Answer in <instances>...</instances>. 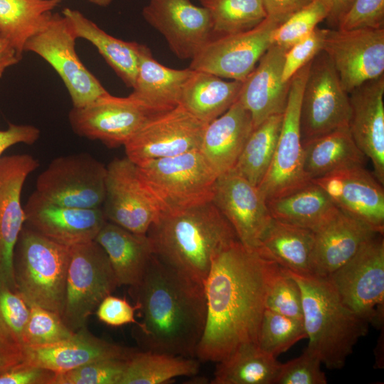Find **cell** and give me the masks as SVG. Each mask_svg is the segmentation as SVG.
<instances>
[{
  "mask_svg": "<svg viewBox=\"0 0 384 384\" xmlns=\"http://www.w3.org/2000/svg\"><path fill=\"white\" fill-rule=\"evenodd\" d=\"M239 240L213 259L204 282L206 318L196 358L219 362L257 343L269 289L280 270Z\"/></svg>",
  "mask_w": 384,
  "mask_h": 384,
  "instance_id": "1",
  "label": "cell"
},
{
  "mask_svg": "<svg viewBox=\"0 0 384 384\" xmlns=\"http://www.w3.org/2000/svg\"><path fill=\"white\" fill-rule=\"evenodd\" d=\"M131 290L142 318L136 337L142 349L196 358L206 318L204 284L153 254Z\"/></svg>",
  "mask_w": 384,
  "mask_h": 384,
  "instance_id": "2",
  "label": "cell"
},
{
  "mask_svg": "<svg viewBox=\"0 0 384 384\" xmlns=\"http://www.w3.org/2000/svg\"><path fill=\"white\" fill-rule=\"evenodd\" d=\"M146 235L154 255L203 284L212 259L239 240L230 223L212 201L163 213Z\"/></svg>",
  "mask_w": 384,
  "mask_h": 384,
  "instance_id": "3",
  "label": "cell"
},
{
  "mask_svg": "<svg viewBox=\"0 0 384 384\" xmlns=\"http://www.w3.org/2000/svg\"><path fill=\"white\" fill-rule=\"evenodd\" d=\"M285 270L301 290L306 348L327 368H342L354 346L367 334L368 322L342 303L327 277Z\"/></svg>",
  "mask_w": 384,
  "mask_h": 384,
  "instance_id": "4",
  "label": "cell"
},
{
  "mask_svg": "<svg viewBox=\"0 0 384 384\" xmlns=\"http://www.w3.org/2000/svg\"><path fill=\"white\" fill-rule=\"evenodd\" d=\"M70 247L24 225L14 255L16 292L28 305L63 312Z\"/></svg>",
  "mask_w": 384,
  "mask_h": 384,
  "instance_id": "5",
  "label": "cell"
},
{
  "mask_svg": "<svg viewBox=\"0 0 384 384\" xmlns=\"http://www.w3.org/2000/svg\"><path fill=\"white\" fill-rule=\"evenodd\" d=\"M137 169L162 213L212 201L218 176L199 149L149 160L137 165Z\"/></svg>",
  "mask_w": 384,
  "mask_h": 384,
  "instance_id": "6",
  "label": "cell"
},
{
  "mask_svg": "<svg viewBox=\"0 0 384 384\" xmlns=\"http://www.w3.org/2000/svg\"><path fill=\"white\" fill-rule=\"evenodd\" d=\"M171 109L133 92L124 97L107 92L83 107H73L69 121L79 136L114 148L124 145L149 121Z\"/></svg>",
  "mask_w": 384,
  "mask_h": 384,
  "instance_id": "7",
  "label": "cell"
},
{
  "mask_svg": "<svg viewBox=\"0 0 384 384\" xmlns=\"http://www.w3.org/2000/svg\"><path fill=\"white\" fill-rule=\"evenodd\" d=\"M118 286L109 258L96 241L70 247L61 314L65 324L73 331L85 327L100 303Z\"/></svg>",
  "mask_w": 384,
  "mask_h": 384,
  "instance_id": "8",
  "label": "cell"
},
{
  "mask_svg": "<svg viewBox=\"0 0 384 384\" xmlns=\"http://www.w3.org/2000/svg\"><path fill=\"white\" fill-rule=\"evenodd\" d=\"M342 303L368 324L380 326L384 309V240L377 233L327 277Z\"/></svg>",
  "mask_w": 384,
  "mask_h": 384,
  "instance_id": "9",
  "label": "cell"
},
{
  "mask_svg": "<svg viewBox=\"0 0 384 384\" xmlns=\"http://www.w3.org/2000/svg\"><path fill=\"white\" fill-rule=\"evenodd\" d=\"M349 95L343 87L331 60L322 50L311 62L300 107L302 144L348 127Z\"/></svg>",
  "mask_w": 384,
  "mask_h": 384,
  "instance_id": "10",
  "label": "cell"
},
{
  "mask_svg": "<svg viewBox=\"0 0 384 384\" xmlns=\"http://www.w3.org/2000/svg\"><path fill=\"white\" fill-rule=\"evenodd\" d=\"M76 39L65 16L53 13L46 25L28 40L24 51L35 53L48 63L64 82L73 107H80L107 91L78 58Z\"/></svg>",
  "mask_w": 384,
  "mask_h": 384,
  "instance_id": "11",
  "label": "cell"
},
{
  "mask_svg": "<svg viewBox=\"0 0 384 384\" xmlns=\"http://www.w3.org/2000/svg\"><path fill=\"white\" fill-rule=\"evenodd\" d=\"M311 62L299 70L290 80L287 105L272 161L257 186L266 201L295 191L310 181L304 171L300 107Z\"/></svg>",
  "mask_w": 384,
  "mask_h": 384,
  "instance_id": "12",
  "label": "cell"
},
{
  "mask_svg": "<svg viewBox=\"0 0 384 384\" xmlns=\"http://www.w3.org/2000/svg\"><path fill=\"white\" fill-rule=\"evenodd\" d=\"M106 167L87 153L54 159L38 177L36 191L53 203L78 208H101Z\"/></svg>",
  "mask_w": 384,
  "mask_h": 384,
  "instance_id": "13",
  "label": "cell"
},
{
  "mask_svg": "<svg viewBox=\"0 0 384 384\" xmlns=\"http://www.w3.org/2000/svg\"><path fill=\"white\" fill-rule=\"evenodd\" d=\"M279 23L266 17L254 28L210 39L191 60L189 68L243 82L272 45Z\"/></svg>",
  "mask_w": 384,
  "mask_h": 384,
  "instance_id": "14",
  "label": "cell"
},
{
  "mask_svg": "<svg viewBox=\"0 0 384 384\" xmlns=\"http://www.w3.org/2000/svg\"><path fill=\"white\" fill-rule=\"evenodd\" d=\"M106 169L102 208L107 220L132 233L146 234L162 210L142 182L137 165L126 156L114 159Z\"/></svg>",
  "mask_w": 384,
  "mask_h": 384,
  "instance_id": "15",
  "label": "cell"
},
{
  "mask_svg": "<svg viewBox=\"0 0 384 384\" xmlns=\"http://www.w3.org/2000/svg\"><path fill=\"white\" fill-rule=\"evenodd\" d=\"M206 123L181 105L149 121L124 146L136 165L200 149Z\"/></svg>",
  "mask_w": 384,
  "mask_h": 384,
  "instance_id": "16",
  "label": "cell"
},
{
  "mask_svg": "<svg viewBox=\"0 0 384 384\" xmlns=\"http://www.w3.org/2000/svg\"><path fill=\"white\" fill-rule=\"evenodd\" d=\"M323 50L348 93L384 74V28L327 29Z\"/></svg>",
  "mask_w": 384,
  "mask_h": 384,
  "instance_id": "17",
  "label": "cell"
},
{
  "mask_svg": "<svg viewBox=\"0 0 384 384\" xmlns=\"http://www.w3.org/2000/svg\"><path fill=\"white\" fill-rule=\"evenodd\" d=\"M38 166V161L29 154L0 159V282L14 291V250L26 222L21 191L28 176Z\"/></svg>",
  "mask_w": 384,
  "mask_h": 384,
  "instance_id": "18",
  "label": "cell"
},
{
  "mask_svg": "<svg viewBox=\"0 0 384 384\" xmlns=\"http://www.w3.org/2000/svg\"><path fill=\"white\" fill-rule=\"evenodd\" d=\"M211 201L230 223L239 241L255 250L272 219L258 187L230 169L217 178Z\"/></svg>",
  "mask_w": 384,
  "mask_h": 384,
  "instance_id": "19",
  "label": "cell"
},
{
  "mask_svg": "<svg viewBox=\"0 0 384 384\" xmlns=\"http://www.w3.org/2000/svg\"><path fill=\"white\" fill-rule=\"evenodd\" d=\"M142 15L181 60H191L213 38L208 11L190 0H149Z\"/></svg>",
  "mask_w": 384,
  "mask_h": 384,
  "instance_id": "20",
  "label": "cell"
},
{
  "mask_svg": "<svg viewBox=\"0 0 384 384\" xmlns=\"http://www.w3.org/2000/svg\"><path fill=\"white\" fill-rule=\"evenodd\" d=\"M311 181L319 185L338 209L383 235V186L364 166L343 169Z\"/></svg>",
  "mask_w": 384,
  "mask_h": 384,
  "instance_id": "21",
  "label": "cell"
},
{
  "mask_svg": "<svg viewBox=\"0 0 384 384\" xmlns=\"http://www.w3.org/2000/svg\"><path fill=\"white\" fill-rule=\"evenodd\" d=\"M23 209L26 226L70 247L95 240L107 221L102 207L78 208L60 206L44 199L36 191Z\"/></svg>",
  "mask_w": 384,
  "mask_h": 384,
  "instance_id": "22",
  "label": "cell"
},
{
  "mask_svg": "<svg viewBox=\"0 0 384 384\" xmlns=\"http://www.w3.org/2000/svg\"><path fill=\"white\" fill-rule=\"evenodd\" d=\"M348 128L359 149L370 159L373 175L384 183V75L349 93Z\"/></svg>",
  "mask_w": 384,
  "mask_h": 384,
  "instance_id": "23",
  "label": "cell"
},
{
  "mask_svg": "<svg viewBox=\"0 0 384 384\" xmlns=\"http://www.w3.org/2000/svg\"><path fill=\"white\" fill-rule=\"evenodd\" d=\"M313 232L310 274L322 277H327L344 265L378 233L338 208Z\"/></svg>",
  "mask_w": 384,
  "mask_h": 384,
  "instance_id": "24",
  "label": "cell"
},
{
  "mask_svg": "<svg viewBox=\"0 0 384 384\" xmlns=\"http://www.w3.org/2000/svg\"><path fill=\"white\" fill-rule=\"evenodd\" d=\"M286 50L272 44L242 82L238 100L250 112L254 128L284 111L290 84L282 80Z\"/></svg>",
  "mask_w": 384,
  "mask_h": 384,
  "instance_id": "25",
  "label": "cell"
},
{
  "mask_svg": "<svg viewBox=\"0 0 384 384\" xmlns=\"http://www.w3.org/2000/svg\"><path fill=\"white\" fill-rule=\"evenodd\" d=\"M132 351L95 336L85 326L53 344L23 346L21 358L26 363L60 373L100 359L127 357Z\"/></svg>",
  "mask_w": 384,
  "mask_h": 384,
  "instance_id": "26",
  "label": "cell"
},
{
  "mask_svg": "<svg viewBox=\"0 0 384 384\" xmlns=\"http://www.w3.org/2000/svg\"><path fill=\"white\" fill-rule=\"evenodd\" d=\"M253 128L250 112L238 100L207 124L199 151L218 177L233 168Z\"/></svg>",
  "mask_w": 384,
  "mask_h": 384,
  "instance_id": "27",
  "label": "cell"
},
{
  "mask_svg": "<svg viewBox=\"0 0 384 384\" xmlns=\"http://www.w3.org/2000/svg\"><path fill=\"white\" fill-rule=\"evenodd\" d=\"M95 241L106 252L118 285H137L154 254L148 235L132 233L107 221Z\"/></svg>",
  "mask_w": 384,
  "mask_h": 384,
  "instance_id": "28",
  "label": "cell"
},
{
  "mask_svg": "<svg viewBox=\"0 0 384 384\" xmlns=\"http://www.w3.org/2000/svg\"><path fill=\"white\" fill-rule=\"evenodd\" d=\"M314 245L313 230L272 218L255 250L282 268L310 274Z\"/></svg>",
  "mask_w": 384,
  "mask_h": 384,
  "instance_id": "29",
  "label": "cell"
},
{
  "mask_svg": "<svg viewBox=\"0 0 384 384\" xmlns=\"http://www.w3.org/2000/svg\"><path fill=\"white\" fill-rule=\"evenodd\" d=\"M63 15L78 38L90 41L129 87H133L139 64V44L108 34L78 10L65 8Z\"/></svg>",
  "mask_w": 384,
  "mask_h": 384,
  "instance_id": "30",
  "label": "cell"
},
{
  "mask_svg": "<svg viewBox=\"0 0 384 384\" xmlns=\"http://www.w3.org/2000/svg\"><path fill=\"white\" fill-rule=\"evenodd\" d=\"M304 171L309 181L357 166L366 157L356 144L348 127L341 128L303 144Z\"/></svg>",
  "mask_w": 384,
  "mask_h": 384,
  "instance_id": "31",
  "label": "cell"
},
{
  "mask_svg": "<svg viewBox=\"0 0 384 384\" xmlns=\"http://www.w3.org/2000/svg\"><path fill=\"white\" fill-rule=\"evenodd\" d=\"M194 72L189 68L177 70L163 65L148 47L139 44L133 92L152 103L173 108L180 105L185 85Z\"/></svg>",
  "mask_w": 384,
  "mask_h": 384,
  "instance_id": "32",
  "label": "cell"
},
{
  "mask_svg": "<svg viewBox=\"0 0 384 384\" xmlns=\"http://www.w3.org/2000/svg\"><path fill=\"white\" fill-rule=\"evenodd\" d=\"M272 218L315 230L338 209L327 193L309 181L287 194L267 201Z\"/></svg>",
  "mask_w": 384,
  "mask_h": 384,
  "instance_id": "33",
  "label": "cell"
},
{
  "mask_svg": "<svg viewBox=\"0 0 384 384\" xmlns=\"http://www.w3.org/2000/svg\"><path fill=\"white\" fill-rule=\"evenodd\" d=\"M242 85V82L227 81L213 74L195 70L185 85L180 105L201 120L209 123L238 100Z\"/></svg>",
  "mask_w": 384,
  "mask_h": 384,
  "instance_id": "34",
  "label": "cell"
},
{
  "mask_svg": "<svg viewBox=\"0 0 384 384\" xmlns=\"http://www.w3.org/2000/svg\"><path fill=\"white\" fill-rule=\"evenodd\" d=\"M212 384H274L281 363L257 343L240 346L217 362Z\"/></svg>",
  "mask_w": 384,
  "mask_h": 384,
  "instance_id": "35",
  "label": "cell"
},
{
  "mask_svg": "<svg viewBox=\"0 0 384 384\" xmlns=\"http://www.w3.org/2000/svg\"><path fill=\"white\" fill-rule=\"evenodd\" d=\"M62 0H0V36L22 56L28 40L48 21Z\"/></svg>",
  "mask_w": 384,
  "mask_h": 384,
  "instance_id": "36",
  "label": "cell"
},
{
  "mask_svg": "<svg viewBox=\"0 0 384 384\" xmlns=\"http://www.w3.org/2000/svg\"><path fill=\"white\" fill-rule=\"evenodd\" d=\"M198 359L151 351H133L127 358L120 384H161L181 376H193Z\"/></svg>",
  "mask_w": 384,
  "mask_h": 384,
  "instance_id": "37",
  "label": "cell"
},
{
  "mask_svg": "<svg viewBox=\"0 0 384 384\" xmlns=\"http://www.w3.org/2000/svg\"><path fill=\"white\" fill-rule=\"evenodd\" d=\"M283 113L271 116L253 128L232 169L254 186L266 175L276 149Z\"/></svg>",
  "mask_w": 384,
  "mask_h": 384,
  "instance_id": "38",
  "label": "cell"
},
{
  "mask_svg": "<svg viewBox=\"0 0 384 384\" xmlns=\"http://www.w3.org/2000/svg\"><path fill=\"white\" fill-rule=\"evenodd\" d=\"M210 17L213 38L250 30L267 16L261 0H198Z\"/></svg>",
  "mask_w": 384,
  "mask_h": 384,
  "instance_id": "39",
  "label": "cell"
},
{
  "mask_svg": "<svg viewBox=\"0 0 384 384\" xmlns=\"http://www.w3.org/2000/svg\"><path fill=\"white\" fill-rule=\"evenodd\" d=\"M306 338L303 320L265 309L257 337V345L262 351L277 358Z\"/></svg>",
  "mask_w": 384,
  "mask_h": 384,
  "instance_id": "40",
  "label": "cell"
},
{
  "mask_svg": "<svg viewBox=\"0 0 384 384\" xmlns=\"http://www.w3.org/2000/svg\"><path fill=\"white\" fill-rule=\"evenodd\" d=\"M332 9L331 0H311L274 30L272 44L286 50L308 36L319 23L327 19Z\"/></svg>",
  "mask_w": 384,
  "mask_h": 384,
  "instance_id": "41",
  "label": "cell"
},
{
  "mask_svg": "<svg viewBox=\"0 0 384 384\" xmlns=\"http://www.w3.org/2000/svg\"><path fill=\"white\" fill-rule=\"evenodd\" d=\"M30 312L23 338V346L53 344L72 337L75 331L69 329L61 316L37 305H28Z\"/></svg>",
  "mask_w": 384,
  "mask_h": 384,
  "instance_id": "42",
  "label": "cell"
},
{
  "mask_svg": "<svg viewBox=\"0 0 384 384\" xmlns=\"http://www.w3.org/2000/svg\"><path fill=\"white\" fill-rule=\"evenodd\" d=\"M129 355L100 359L55 373L53 384H120Z\"/></svg>",
  "mask_w": 384,
  "mask_h": 384,
  "instance_id": "43",
  "label": "cell"
},
{
  "mask_svg": "<svg viewBox=\"0 0 384 384\" xmlns=\"http://www.w3.org/2000/svg\"><path fill=\"white\" fill-rule=\"evenodd\" d=\"M29 312V306L21 296L0 282V330L20 351Z\"/></svg>",
  "mask_w": 384,
  "mask_h": 384,
  "instance_id": "44",
  "label": "cell"
},
{
  "mask_svg": "<svg viewBox=\"0 0 384 384\" xmlns=\"http://www.w3.org/2000/svg\"><path fill=\"white\" fill-rule=\"evenodd\" d=\"M265 309L303 320L302 299L297 282L281 267L267 295Z\"/></svg>",
  "mask_w": 384,
  "mask_h": 384,
  "instance_id": "45",
  "label": "cell"
},
{
  "mask_svg": "<svg viewBox=\"0 0 384 384\" xmlns=\"http://www.w3.org/2000/svg\"><path fill=\"white\" fill-rule=\"evenodd\" d=\"M321 363L319 356L306 348L299 356L281 363L274 384H326Z\"/></svg>",
  "mask_w": 384,
  "mask_h": 384,
  "instance_id": "46",
  "label": "cell"
},
{
  "mask_svg": "<svg viewBox=\"0 0 384 384\" xmlns=\"http://www.w3.org/2000/svg\"><path fill=\"white\" fill-rule=\"evenodd\" d=\"M326 32V28L316 27L308 36L286 50L282 73L284 82H289L299 70L323 50Z\"/></svg>",
  "mask_w": 384,
  "mask_h": 384,
  "instance_id": "47",
  "label": "cell"
},
{
  "mask_svg": "<svg viewBox=\"0 0 384 384\" xmlns=\"http://www.w3.org/2000/svg\"><path fill=\"white\" fill-rule=\"evenodd\" d=\"M384 0H353L337 29L384 28Z\"/></svg>",
  "mask_w": 384,
  "mask_h": 384,
  "instance_id": "48",
  "label": "cell"
},
{
  "mask_svg": "<svg viewBox=\"0 0 384 384\" xmlns=\"http://www.w3.org/2000/svg\"><path fill=\"white\" fill-rule=\"evenodd\" d=\"M138 307L131 305L124 298L111 294L105 297L98 305L95 313L98 319L111 326H121L129 324H138L134 314Z\"/></svg>",
  "mask_w": 384,
  "mask_h": 384,
  "instance_id": "49",
  "label": "cell"
},
{
  "mask_svg": "<svg viewBox=\"0 0 384 384\" xmlns=\"http://www.w3.org/2000/svg\"><path fill=\"white\" fill-rule=\"evenodd\" d=\"M55 373L23 361L0 373V384H53Z\"/></svg>",
  "mask_w": 384,
  "mask_h": 384,
  "instance_id": "50",
  "label": "cell"
},
{
  "mask_svg": "<svg viewBox=\"0 0 384 384\" xmlns=\"http://www.w3.org/2000/svg\"><path fill=\"white\" fill-rule=\"evenodd\" d=\"M40 136L39 129L28 124H9L5 130H0V159L3 152L11 146L23 143L32 144Z\"/></svg>",
  "mask_w": 384,
  "mask_h": 384,
  "instance_id": "51",
  "label": "cell"
},
{
  "mask_svg": "<svg viewBox=\"0 0 384 384\" xmlns=\"http://www.w3.org/2000/svg\"><path fill=\"white\" fill-rule=\"evenodd\" d=\"M261 1L266 17L280 24L311 0H261Z\"/></svg>",
  "mask_w": 384,
  "mask_h": 384,
  "instance_id": "52",
  "label": "cell"
},
{
  "mask_svg": "<svg viewBox=\"0 0 384 384\" xmlns=\"http://www.w3.org/2000/svg\"><path fill=\"white\" fill-rule=\"evenodd\" d=\"M21 59V55L9 41L0 36V78L8 68L16 65Z\"/></svg>",
  "mask_w": 384,
  "mask_h": 384,
  "instance_id": "53",
  "label": "cell"
},
{
  "mask_svg": "<svg viewBox=\"0 0 384 384\" xmlns=\"http://www.w3.org/2000/svg\"><path fill=\"white\" fill-rule=\"evenodd\" d=\"M331 1L332 9L327 20L331 25L337 27L340 20L351 6L353 0H331Z\"/></svg>",
  "mask_w": 384,
  "mask_h": 384,
  "instance_id": "54",
  "label": "cell"
},
{
  "mask_svg": "<svg viewBox=\"0 0 384 384\" xmlns=\"http://www.w3.org/2000/svg\"><path fill=\"white\" fill-rule=\"evenodd\" d=\"M0 355L9 356H21V351L9 341L1 330Z\"/></svg>",
  "mask_w": 384,
  "mask_h": 384,
  "instance_id": "55",
  "label": "cell"
},
{
  "mask_svg": "<svg viewBox=\"0 0 384 384\" xmlns=\"http://www.w3.org/2000/svg\"><path fill=\"white\" fill-rule=\"evenodd\" d=\"M21 361V356H9L0 355V373L10 366Z\"/></svg>",
  "mask_w": 384,
  "mask_h": 384,
  "instance_id": "56",
  "label": "cell"
},
{
  "mask_svg": "<svg viewBox=\"0 0 384 384\" xmlns=\"http://www.w3.org/2000/svg\"><path fill=\"white\" fill-rule=\"evenodd\" d=\"M91 3L100 6H107L111 4L113 0H89Z\"/></svg>",
  "mask_w": 384,
  "mask_h": 384,
  "instance_id": "57",
  "label": "cell"
}]
</instances>
